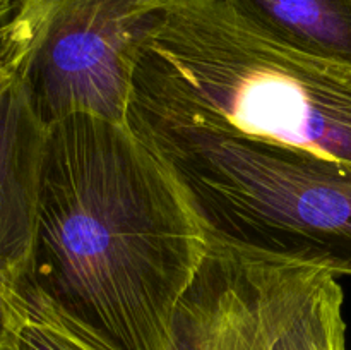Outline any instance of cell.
Listing matches in <instances>:
<instances>
[{
	"instance_id": "6da1fadb",
	"label": "cell",
	"mask_w": 351,
	"mask_h": 350,
	"mask_svg": "<svg viewBox=\"0 0 351 350\" xmlns=\"http://www.w3.org/2000/svg\"><path fill=\"white\" fill-rule=\"evenodd\" d=\"M208 244L177 182L125 122L50 126L21 294L95 350H167Z\"/></svg>"
},
{
	"instance_id": "7a4b0ae2",
	"label": "cell",
	"mask_w": 351,
	"mask_h": 350,
	"mask_svg": "<svg viewBox=\"0 0 351 350\" xmlns=\"http://www.w3.org/2000/svg\"><path fill=\"white\" fill-rule=\"evenodd\" d=\"M127 113L351 165V64L291 50L221 0H167L134 64Z\"/></svg>"
},
{
	"instance_id": "3957f363",
	"label": "cell",
	"mask_w": 351,
	"mask_h": 350,
	"mask_svg": "<svg viewBox=\"0 0 351 350\" xmlns=\"http://www.w3.org/2000/svg\"><path fill=\"white\" fill-rule=\"evenodd\" d=\"M167 0H12L19 62L48 127L75 113L125 122L137 51Z\"/></svg>"
},
{
	"instance_id": "277c9868",
	"label": "cell",
	"mask_w": 351,
	"mask_h": 350,
	"mask_svg": "<svg viewBox=\"0 0 351 350\" xmlns=\"http://www.w3.org/2000/svg\"><path fill=\"white\" fill-rule=\"evenodd\" d=\"M304 268L208 247L178 302L167 350H266Z\"/></svg>"
},
{
	"instance_id": "5b68a950",
	"label": "cell",
	"mask_w": 351,
	"mask_h": 350,
	"mask_svg": "<svg viewBox=\"0 0 351 350\" xmlns=\"http://www.w3.org/2000/svg\"><path fill=\"white\" fill-rule=\"evenodd\" d=\"M17 67L0 75V270L21 287L36 232L50 127L34 110Z\"/></svg>"
},
{
	"instance_id": "8992f818",
	"label": "cell",
	"mask_w": 351,
	"mask_h": 350,
	"mask_svg": "<svg viewBox=\"0 0 351 350\" xmlns=\"http://www.w3.org/2000/svg\"><path fill=\"white\" fill-rule=\"evenodd\" d=\"M269 40L324 60L351 64V0H221Z\"/></svg>"
},
{
	"instance_id": "52a82bcc",
	"label": "cell",
	"mask_w": 351,
	"mask_h": 350,
	"mask_svg": "<svg viewBox=\"0 0 351 350\" xmlns=\"http://www.w3.org/2000/svg\"><path fill=\"white\" fill-rule=\"evenodd\" d=\"M343 290L335 275L304 268L266 350H346Z\"/></svg>"
},
{
	"instance_id": "ba28073f",
	"label": "cell",
	"mask_w": 351,
	"mask_h": 350,
	"mask_svg": "<svg viewBox=\"0 0 351 350\" xmlns=\"http://www.w3.org/2000/svg\"><path fill=\"white\" fill-rule=\"evenodd\" d=\"M27 319L19 335V350H95L47 311L27 304Z\"/></svg>"
},
{
	"instance_id": "9c48e42d",
	"label": "cell",
	"mask_w": 351,
	"mask_h": 350,
	"mask_svg": "<svg viewBox=\"0 0 351 350\" xmlns=\"http://www.w3.org/2000/svg\"><path fill=\"white\" fill-rule=\"evenodd\" d=\"M24 50L23 27L12 0H0V75L19 64Z\"/></svg>"
}]
</instances>
